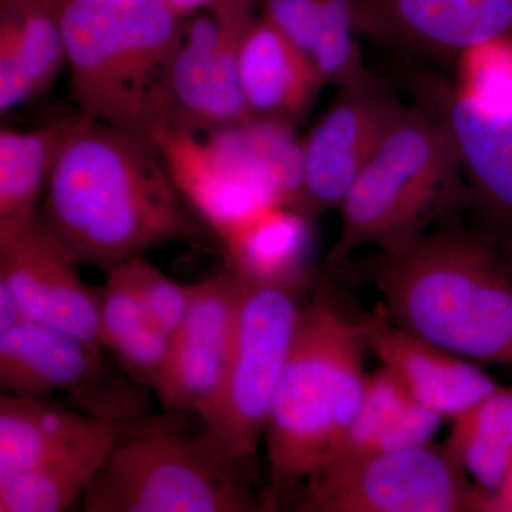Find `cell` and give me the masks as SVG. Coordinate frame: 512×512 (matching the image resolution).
Returning <instances> with one entry per match:
<instances>
[{"instance_id": "6da1fadb", "label": "cell", "mask_w": 512, "mask_h": 512, "mask_svg": "<svg viewBox=\"0 0 512 512\" xmlns=\"http://www.w3.org/2000/svg\"><path fill=\"white\" fill-rule=\"evenodd\" d=\"M39 217L80 265L104 272L201 237L153 141L83 114L62 123Z\"/></svg>"}, {"instance_id": "7a4b0ae2", "label": "cell", "mask_w": 512, "mask_h": 512, "mask_svg": "<svg viewBox=\"0 0 512 512\" xmlns=\"http://www.w3.org/2000/svg\"><path fill=\"white\" fill-rule=\"evenodd\" d=\"M376 286L394 325L480 365L512 369V272L471 228L441 225L403 247L330 268Z\"/></svg>"}, {"instance_id": "3957f363", "label": "cell", "mask_w": 512, "mask_h": 512, "mask_svg": "<svg viewBox=\"0 0 512 512\" xmlns=\"http://www.w3.org/2000/svg\"><path fill=\"white\" fill-rule=\"evenodd\" d=\"M83 116L151 140L180 121L165 89L185 18L164 0H55Z\"/></svg>"}, {"instance_id": "277c9868", "label": "cell", "mask_w": 512, "mask_h": 512, "mask_svg": "<svg viewBox=\"0 0 512 512\" xmlns=\"http://www.w3.org/2000/svg\"><path fill=\"white\" fill-rule=\"evenodd\" d=\"M366 348L355 316L319 295L303 306L266 423V507L295 498L349 429L365 399Z\"/></svg>"}, {"instance_id": "5b68a950", "label": "cell", "mask_w": 512, "mask_h": 512, "mask_svg": "<svg viewBox=\"0 0 512 512\" xmlns=\"http://www.w3.org/2000/svg\"><path fill=\"white\" fill-rule=\"evenodd\" d=\"M468 190L450 128L423 104H404L340 204L342 228L328 268L365 245L403 247L434 221L466 210Z\"/></svg>"}, {"instance_id": "8992f818", "label": "cell", "mask_w": 512, "mask_h": 512, "mask_svg": "<svg viewBox=\"0 0 512 512\" xmlns=\"http://www.w3.org/2000/svg\"><path fill=\"white\" fill-rule=\"evenodd\" d=\"M252 458L187 416L131 437L111 451L83 497L86 512H252L264 510Z\"/></svg>"}, {"instance_id": "52a82bcc", "label": "cell", "mask_w": 512, "mask_h": 512, "mask_svg": "<svg viewBox=\"0 0 512 512\" xmlns=\"http://www.w3.org/2000/svg\"><path fill=\"white\" fill-rule=\"evenodd\" d=\"M295 497L305 512L491 511V497L433 441L320 468Z\"/></svg>"}, {"instance_id": "ba28073f", "label": "cell", "mask_w": 512, "mask_h": 512, "mask_svg": "<svg viewBox=\"0 0 512 512\" xmlns=\"http://www.w3.org/2000/svg\"><path fill=\"white\" fill-rule=\"evenodd\" d=\"M239 282L241 298L227 375L217 402L201 421L207 433L232 451L254 458L303 306L298 289Z\"/></svg>"}, {"instance_id": "9c48e42d", "label": "cell", "mask_w": 512, "mask_h": 512, "mask_svg": "<svg viewBox=\"0 0 512 512\" xmlns=\"http://www.w3.org/2000/svg\"><path fill=\"white\" fill-rule=\"evenodd\" d=\"M106 350L29 320L0 332V394L53 399L107 421L153 416L147 387L137 383Z\"/></svg>"}, {"instance_id": "30bf717a", "label": "cell", "mask_w": 512, "mask_h": 512, "mask_svg": "<svg viewBox=\"0 0 512 512\" xmlns=\"http://www.w3.org/2000/svg\"><path fill=\"white\" fill-rule=\"evenodd\" d=\"M397 72L413 100L440 116L456 140L470 228L512 258V114L485 113L454 82L419 64H404Z\"/></svg>"}, {"instance_id": "8fae6325", "label": "cell", "mask_w": 512, "mask_h": 512, "mask_svg": "<svg viewBox=\"0 0 512 512\" xmlns=\"http://www.w3.org/2000/svg\"><path fill=\"white\" fill-rule=\"evenodd\" d=\"M403 106L392 83L370 69L339 87L302 146L301 187L293 210L313 222L339 208Z\"/></svg>"}, {"instance_id": "7c38bea8", "label": "cell", "mask_w": 512, "mask_h": 512, "mask_svg": "<svg viewBox=\"0 0 512 512\" xmlns=\"http://www.w3.org/2000/svg\"><path fill=\"white\" fill-rule=\"evenodd\" d=\"M357 32L404 59L456 72L484 43H512V0H350Z\"/></svg>"}, {"instance_id": "4fadbf2b", "label": "cell", "mask_w": 512, "mask_h": 512, "mask_svg": "<svg viewBox=\"0 0 512 512\" xmlns=\"http://www.w3.org/2000/svg\"><path fill=\"white\" fill-rule=\"evenodd\" d=\"M241 282L224 272L192 285L190 306L174 330L156 392L167 413L204 419L227 375Z\"/></svg>"}, {"instance_id": "5bb4252c", "label": "cell", "mask_w": 512, "mask_h": 512, "mask_svg": "<svg viewBox=\"0 0 512 512\" xmlns=\"http://www.w3.org/2000/svg\"><path fill=\"white\" fill-rule=\"evenodd\" d=\"M79 265L39 215L0 249V269L20 319L101 348L97 292L83 281Z\"/></svg>"}, {"instance_id": "9a60e30c", "label": "cell", "mask_w": 512, "mask_h": 512, "mask_svg": "<svg viewBox=\"0 0 512 512\" xmlns=\"http://www.w3.org/2000/svg\"><path fill=\"white\" fill-rule=\"evenodd\" d=\"M180 419V414L107 421L53 399L0 394V484L90 444L130 439Z\"/></svg>"}, {"instance_id": "2e32d148", "label": "cell", "mask_w": 512, "mask_h": 512, "mask_svg": "<svg viewBox=\"0 0 512 512\" xmlns=\"http://www.w3.org/2000/svg\"><path fill=\"white\" fill-rule=\"evenodd\" d=\"M367 348L416 402L441 419L453 420L493 393L498 384L477 363L417 338L394 325L380 306L376 315L357 316Z\"/></svg>"}, {"instance_id": "e0dca14e", "label": "cell", "mask_w": 512, "mask_h": 512, "mask_svg": "<svg viewBox=\"0 0 512 512\" xmlns=\"http://www.w3.org/2000/svg\"><path fill=\"white\" fill-rule=\"evenodd\" d=\"M238 76L249 119L289 126L312 106L325 84L312 60L264 16L245 35Z\"/></svg>"}, {"instance_id": "ac0fdd59", "label": "cell", "mask_w": 512, "mask_h": 512, "mask_svg": "<svg viewBox=\"0 0 512 512\" xmlns=\"http://www.w3.org/2000/svg\"><path fill=\"white\" fill-rule=\"evenodd\" d=\"M64 66L55 0H0V116L45 92Z\"/></svg>"}, {"instance_id": "d6986e66", "label": "cell", "mask_w": 512, "mask_h": 512, "mask_svg": "<svg viewBox=\"0 0 512 512\" xmlns=\"http://www.w3.org/2000/svg\"><path fill=\"white\" fill-rule=\"evenodd\" d=\"M441 421L439 414L416 402L382 366L367 379L359 412L318 470L431 443Z\"/></svg>"}, {"instance_id": "ffe728a7", "label": "cell", "mask_w": 512, "mask_h": 512, "mask_svg": "<svg viewBox=\"0 0 512 512\" xmlns=\"http://www.w3.org/2000/svg\"><path fill=\"white\" fill-rule=\"evenodd\" d=\"M311 224L284 205L265 208L222 239L229 272L249 284L301 291L308 279Z\"/></svg>"}, {"instance_id": "44dd1931", "label": "cell", "mask_w": 512, "mask_h": 512, "mask_svg": "<svg viewBox=\"0 0 512 512\" xmlns=\"http://www.w3.org/2000/svg\"><path fill=\"white\" fill-rule=\"evenodd\" d=\"M262 13L315 64L325 84L345 86L366 73L350 0H261Z\"/></svg>"}, {"instance_id": "7402d4cb", "label": "cell", "mask_w": 512, "mask_h": 512, "mask_svg": "<svg viewBox=\"0 0 512 512\" xmlns=\"http://www.w3.org/2000/svg\"><path fill=\"white\" fill-rule=\"evenodd\" d=\"M96 292L101 348L131 379L154 390L171 336L151 318L126 262L107 271Z\"/></svg>"}, {"instance_id": "603a6c76", "label": "cell", "mask_w": 512, "mask_h": 512, "mask_svg": "<svg viewBox=\"0 0 512 512\" xmlns=\"http://www.w3.org/2000/svg\"><path fill=\"white\" fill-rule=\"evenodd\" d=\"M62 136V123L39 130L0 127V249L37 217Z\"/></svg>"}, {"instance_id": "cb8c5ba5", "label": "cell", "mask_w": 512, "mask_h": 512, "mask_svg": "<svg viewBox=\"0 0 512 512\" xmlns=\"http://www.w3.org/2000/svg\"><path fill=\"white\" fill-rule=\"evenodd\" d=\"M453 421L444 446L493 500L503 490L512 467V387L498 386Z\"/></svg>"}, {"instance_id": "d4e9b609", "label": "cell", "mask_w": 512, "mask_h": 512, "mask_svg": "<svg viewBox=\"0 0 512 512\" xmlns=\"http://www.w3.org/2000/svg\"><path fill=\"white\" fill-rule=\"evenodd\" d=\"M126 440L90 444L0 484V512L69 510L84 497L111 451Z\"/></svg>"}, {"instance_id": "484cf974", "label": "cell", "mask_w": 512, "mask_h": 512, "mask_svg": "<svg viewBox=\"0 0 512 512\" xmlns=\"http://www.w3.org/2000/svg\"><path fill=\"white\" fill-rule=\"evenodd\" d=\"M456 87L478 109L495 116L512 114V43H484L458 60Z\"/></svg>"}, {"instance_id": "4316f807", "label": "cell", "mask_w": 512, "mask_h": 512, "mask_svg": "<svg viewBox=\"0 0 512 512\" xmlns=\"http://www.w3.org/2000/svg\"><path fill=\"white\" fill-rule=\"evenodd\" d=\"M138 296L154 322L168 335L184 319L190 306L192 285H183L165 275L144 256L126 262Z\"/></svg>"}, {"instance_id": "83f0119b", "label": "cell", "mask_w": 512, "mask_h": 512, "mask_svg": "<svg viewBox=\"0 0 512 512\" xmlns=\"http://www.w3.org/2000/svg\"><path fill=\"white\" fill-rule=\"evenodd\" d=\"M19 319L18 309H16L8 285H6L5 278H3L2 269H0V332L9 328Z\"/></svg>"}, {"instance_id": "f1b7e54d", "label": "cell", "mask_w": 512, "mask_h": 512, "mask_svg": "<svg viewBox=\"0 0 512 512\" xmlns=\"http://www.w3.org/2000/svg\"><path fill=\"white\" fill-rule=\"evenodd\" d=\"M171 9L174 10L178 15L185 16L190 15V13L198 12V10L205 8V6H210L215 0H164Z\"/></svg>"}, {"instance_id": "f546056e", "label": "cell", "mask_w": 512, "mask_h": 512, "mask_svg": "<svg viewBox=\"0 0 512 512\" xmlns=\"http://www.w3.org/2000/svg\"><path fill=\"white\" fill-rule=\"evenodd\" d=\"M491 511H512V467L501 493L493 500Z\"/></svg>"}, {"instance_id": "4dcf8cb0", "label": "cell", "mask_w": 512, "mask_h": 512, "mask_svg": "<svg viewBox=\"0 0 512 512\" xmlns=\"http://www.w3.org/2000/svg\"><path fill=\"white\" fill-rule=\"evenodd\" d=\"M507 259H508V264H510V268H511V272H512V258H508V256H507Z\"/></svg>"}]
</instances>
